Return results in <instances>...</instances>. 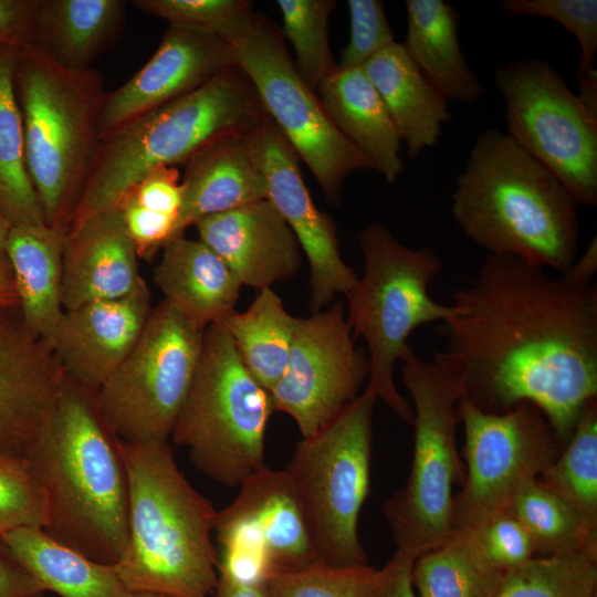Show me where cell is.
Instances as JSON below:
<instances>
[{
  "label": "cell",
  "mask_w": 597,
  "mask_h": 597,
  "mask_svg": "<svg viewBox=\"0 0 597 597\" xmlns=\"http://www.w3.org/2000/svg\"><path fill=\"white\" fill-rule=\"evenodd\" d=\"M434 353L484 412L535 405L563 446L597 398V289L506 255H488L453 292Z\"/></svg>",
  "instance_id": "cell-1"
},
{
  "label": "cell",
  "mask_w": 597,
  "mask_h": 597,
  "mask_svg": "<svg viewBox=\"0 0 597 597\" xmlns=\"http://www.w3.org/2000/svg\"><path fill=\"white\" fill-rule=\"evenodd\" d=\"M24 460L45 493V533L97 563L117 565L128 543V476L123 442L100 410L97 388L65 377Z\"/></svg>",
  "instance_id": "cell-2"
},
{
  "label": "cell",
  "mask_w": 597,
  "mask_h": 597,
  "mask_svg": "<svg viewBox=\"0 0 597 597\" xmlns=\"http://www.w3.org/2000/svg\"><path fill=\"white\" fill-rule=\"evenodd\" d=\"M577 203L562 182L506 133L485 129L451 195V214L489 255L563 273L578 251Z\"/></svg>",
  "instance_id": "cell-3"
},
{
  "label": "cell",
  "mask_w": 597,
  "mask_h": 597,
  "mask_svg": "<svg viewBox=\"0 0 597 597\" xmlns=\"http://www.w3.org/2000/svg\"><path fill=\"white\" fill-rule=\"evenodd\" d=\"M123 442L128 543L116 572L128 593L209 597L219 555L218 512L180 471L168 441Z\"/></svg>",
  "instance_id": "cell-4"
},
{
  "label": "cell",
  "mask_w": 597,
  "mask_h": 597,
  "mask_svg": "<svg viewBox=\"0 0 597 597\" xmlns=\"http://www.w3.org/2000/svg\"><path fill=\"white\" fill-rule=\"evenodd\" d=\"M265 117L252 83L235 65L199 88L135 118L100 139L69 229L116 209L151 169L185 165L216 137L250 132Z\"/></svg>",
  "instance_id": "cell-5"
},
{
  "label": "cell",
  "mask_w": 597,
  "mask_h": 597,
  "mask_svg": "<svg viewBox=\"0 0 597 597\" xmlns=\"http://www.w3.org/2000/svg\"><path fill=\"white\" fill-rule=\"evenodd\" d=\"M14 85L30 179L46 226L66 234L100 144L104 77L64 67L33 44L18 50Z\"/></svg>",
  "instance_id": "cell-6"
},
{
  "label": "cell",
  "mask_w": 597,
  "mask_h": 597,
  "mask_svg": "<svg viewBox=\"0 0 597 597\" xmlns=\"http://www.w3.org/2000/svg\"><path fill=\"white\" fill-rule=\"evenodd\" d=\"M364 273L345 295L346 318L355 339L367 345V387L396 416L412 425L413 410L397 390L394 368L413 348L409 336L419 326L441 323L455 310L429 293L443 262L432 248L411 249L398 241L385 226L371 222L358 234Z\"/></svg>",
  "instance_id": "cell-7"
},
{
  "label": "cell",
  "mask_w": 597,
  "mask_h": 597,
  "mask_svg": "<svg viewBox=\"0 0 597 597\" xmlns=\"http://www.w3.org/2000/svg\"><path fill=\"white\" fill-rule=\"evenodd\" d=\"M401 379L413 401V455L404 488L383 505L396 552L417 559L453 534V486L463 482L458 450L461 386L433 352L426 360L413 352L401 362Z\"/></svg>",
  "instance_id": "cell-8"
},
{
  "label": "cell",
  "mask_w": 597,
  "mask_h": 597,
  "mask_svg": "<svg viewBox=\"0 0 597 597\" xmlns=\"http://www.w3.org/2000/svg\"><path fill=\"white\" fill-rule=\"evenodd\" d=\"M273 411L270 392L244 366L226 328L208 326L172 442L186 448L208 478L237 488L266 467L265 431Z\"/></svg>",
  "instance_id": "cell-9"
},
{
  "label": "cell",
  "mask_w": 597,
  "mask_h": 597,
  "mask_svg": "<svg viewBox=\"0 0 597 597\" xmlns=\"http://www.w3.org/2000/svg\"><path fill=\"white\" fill-rule=\"evenodd\" d=\"M376 401V395L366 388L327 426L303 438L283 469L318 558L329 565H368L358 519L370 486Z\"/></svg>",
  "instance_id": "cell-10"
},
{
  "label": "cell",
  "mask_w": 597,
  "mask_h": 597,
  "mask_svg": "<svg viewBox=\"0 0 597 597\" xmlns=\"http://www.w3.org/2000/svg\"><path fill=\"white\" fill-rule=\"evenodd\" d=\"M230 44L266 116L310 168L327 200L338 202L346 178L374 169L370 160L334 125L271 21L255 13L247 31Z\"/></svg>",
  "instance_id": "cell-11"
},
{
  "label": "cell",
  "mask_w": 597,
  "mask_h": 597,
  "mask_svg": "<svg viewBox=\"0 0 597 597\" xmlns=\"http://www.w3.org/2000/svg\"><path fill=\"white\" fill-rule=\"evenodd\" d=\"M495 86L507 135L545 166L578 206L597 205V112L548 62L527 57L500 66Z\"/></svg>",
  "instance_id": "cell-12"
},
{
  "label": "cell",
  "mask_w": 597,
  "mask_h": 597,
  "mask_svg": "<svg viewBox=\"0 0 597 597\" xmlns=\"http://www.w3.org/2000/svg\"><path fill=\"white\" fill-rule=\"evenodd\" d=\"M205 329L161 301L126 358L97 388V404L125 442L168 441L199 364Z\"/></svg>",
  "instance_id": "cell-13"
},
{
  "label": "cell",
  "mask_w": 597,
  "mask_h": 597,
  "mask_svg": "<svg viewBox=\"0 0 597 597\" xmlns=\"http://www.w3.org/2000/svg\"><path fill=\"white\" fill-rule=\"evenodd\" d=\"M464 429V478L454 494V532L476 526L503 511L515 493L555 461L563 449L544 413L531 402L484 412L460 399Z\"/></svg>",
  "instance_id": "cell-14"
},
{
  "label": "cell",
  "mask_w": 597,
  "mask_h": 597,
  "mask_svg": "<svg viewBox=\"0 0 597 597\" xmlns=\"http://www.w3.org/2000/svg\"><path fill=\"white\" fill-rule=\"evenodd\" d=\"M368 374L367 353L356 346L345 306L336 302L300 318L285 369L270 390L274 410L308 438L359 396Z\"/></svg>",
  "instance_id": "cell-15"
},
{
  "label": "cell",
  "mask_w": 597,
  "mask_h": 597,
  "mask_svg": "<svg viewBox=\"0 0 597 597\" xmlns=\"http://www.w3.org/2000/svg\"><path fill=\"white\" fill-rule=\"evenodd\" d=\"M239 488L231 504L218 512L220 555L265 579L321 561L284 470L265 467Z\"/></svg>",
  "instance_id": "cell-16"
},
{
  "label": "cell",
  "mask_w": 597,
  "mask_h": 597,
  "mask_svg": "<svg viewBox=\"0 0 597 597\" xmlns=\"http://www.w3.org/2000/svg\"><path fill=\"white\" fill-rule=\"evenodd\" d=\"M250 142L266 184V198L294 233L310 264V310H324L347 294L358 276L339 251L332 218L320 211L304 182L298 157L266 116L250 132Z\"/></svg>",
  "instance_id": "cell-17"
},
{
  "label": "cell",
  "mask_w": 597,
  "mask_h": 597,
  "mask_svg": "<svg viewBox=\"0 0 597 597\" xmlns=\"http://www.w3.org/2000/svg\"><path fill=\"white\" fill-rule=\"evenodd\" d=\"M235 65L228 41L202 30L169 24L148 62L122 86L105 92L98 116L100 139Z\"/></svg>",
  "instance_id": "cell-18"
},
{
  "label": "cell",
  "mask_w": 597,
  "mask_h": 597,
  "mask_svg": "<svg viewBox=\"0 0 597 597\" xmlns=\"http://www.w3.org/2000/svg\"><path fill=\"white\" fill-rule=\"evenodd\" d=\"M65 374L17 306L0 305V453L24 455L50 417Z\"/></svg>",
  "instance_id": "cell-19"
},
{
  "label": "cell",
  "mask_w": 597,
  "mask_h": 597,
  "mask_svg": "<svg viewBox=\"0 0 597 597\" xmlns=\"http://www.w3.org/2000/svg\"><path fill=\"white\" fill-rule=\"evenodd\" d=\"M145 280L129 294L64 312L52 349L66 377L98 388L137 343L153 310Z\"/></svg>",
  "instance_id": "cell-20"
},
{
  "label": "cell",
  "mask_w": 597,
  "mask_h": 597,
  "mask_svg": "<svg viewBox=\"0 0 597 597\" xmlns=\"http://www.w3.org/2000/svg\"><path fill=\"white\" fill-rule=\"evenodd\" d=\"M199 240L230 268L241 285L256 290L292 279L302 266L300 244L270 200L206 217Z\"/></svg>",
  "instance_id": "cell-21"
},
{
  "label": "cell",
  "mask_w": 597,
  "mask_h": 597,
  "mask_svg": "<svg viewBox=\"0 0 597 597\" xmlns=\"http://www.w3.org/2000/svg\"><path fill=\"white\" fill-rule=\"evenodd\" d=\"M144 279L119 210L95 214L67 230L63 250L65 311L132 293Z\"/></svg>",
  "instance_id": "cell-22"
},
{
  "label": "cell",
  "mask_w": 597,
  "mask_h": 597,
  "mask_svg": "<svg viewBox=\"0 0 597 597\" xmlns=\"http://www.w3.org/2000/svg\"><path fill=\"white\" fill-rule=\"evenodd\" d=\"M250 132L220 135L187 160L172 239L182 237L187 228L206 217L266 199V184Z\"/></svg>",
  "instance_id": "cell-23"
},
{
  "label": "cell",
  "mask_w": 597,
  "mask_h": 597,
  "mask_svg": "<svg viewBox=\"0 0 597 597\" xmlns=\"http://www.w3.org/2000/svg\"><path fill=\"white\" fill-rule=\"evenodd\" d=\"M154 281L168 305L200 329L234 311L241 283L230 268L200 240L167 242Z\"/></svg>",
  "instance_id": "cell-24"
},
{
  "label": "cell",
  "mask_w": 597,
  "mask_h": 597,
  "mask_svg": "<svg viewBox=\"0 0 597 597\" xmlns=\"http://www.w3.org/2000/svg\"><path fill=\"white\" fill-rule=\"evenodd\" d=\"M380 96L408 156L433 147L452 121L448 100L428 81L401 43L395 42L362 67Z\"/></svg>",
  "instance_id": "cell-25"
},
{
  "label": "cell",
  "mask_w": 597,
  "mask_h": 597,
  "mask_svg": "<svg viewBox=\"0 0 597 597\" xmlns=\"http://www.w3.org/2000/svg\"><path fill=\"white\" fill-rule=\"evenodd\" d=\"M65 233L46 224L13 226L7 238L22 320L28 329L52 347L64 316L62 303Z\"/></svg>",
  "instance_id": "cell-26"
},
{
  "label": "cell",
  "mask_w": 597,
  "mask_h": 597,
  "mask_svg": "<svg viewBox=\"0 0 597 597\" xmlns=\"http://www.w3.org/2000/svg\"><path fill=\"white\" fill-rule=\"evenodd\" d=\"M338 130L373 164L388 184L404 169L402 143L374 85L359 69L336 67L316 88Z\"/></svg>",
  "instance_id": "cell-27"
},
{
  "label": "cell",
  "mask_w": 597,
  "mask_h": 597,
  "mask_svg": "<svg viewBox=\"0 0 597 597\" xmlns=\"http://www.w3.org/2000/svg\"><path fill=\"white\" fill-rule=\"evenodd\" d=\"M406 13L401 44L428 81L448 101L470 104L479 100L483 85L461 50L454 8L443 0H407Z\"/></svg>",
  "instance_id": "cell-28"
},
{
  "label": "cell",
  "mask_w": 597,
  "mask_h": 597,
  "mask_svg": "<svg viewBox=\"0 0 597 597\" xmlns=\"http://www.w3.org/2000/svg\"><path fill=\"white\" fill-rule=\"evenodd\" d=\"M126 7L124 0H41L36 45L64 67H93L122 33Z\"/></svg>",
  "instance_id": "cell-29"
},
{
  "label": "cell",
  "mask_w": 597,
  "mask_h": 597,
  "mask_svg": "<svg viewBox=\"0 0 597 597\" xmlns=\"http://www.w3.org/2000/svg\"><path fill=\"white\" fill-rule=\"evenodd\" d=\"M0 540L45 591L61 597H124L128 593L115 566L86 557L43 528L19 527Z\"/></svg>",
  "instance_id": "cell-30"
},
{
  "label": "cell",
  "mask_w": 597,
  "mask_h": 597,
  "mask_svg": "<svg viewBox=\"0 0 597 597\" xmlns=\"http://www.w3.org/2000/svg\"><path fill=\"white\" fill-rule=\"evenodd\" d=\"M298 322L266 287L247 311H232L218 323L228 332L244 366L270 392L285 369Z\"/></svg>",
  "instance_id": "cell-31"
},
{
  "label": "cell",
  "mask_w": 597,
  "mask_h": 597,
  "mask_svg": "<svg viewBox=\"0 0 597 597\" xmlns=\"http://www.w3.org/2000/svg\"><path fill=\"white\" fill-rule=\"evenodd\" d=\"M18 49L0 46V213L13 226L46 224L29 176L15 93Z\"/></svg>",
  "instance_id": "cell-32"
},
{
  "label": "cell",
  "mask_w": 597,
  "mask_h": 597,
  "mask_svg": "<svg viewBox=\"0 0 597 597\" xmlns=\"http://www.w3.org/2000/svg\"><path fill=\"white\" fill-rule=\"evenodd\" d=\"M504 575L485 559L468 530L419 556L411 570L420 597H495Z\"/></svg>",
  "instance_id": "cell-33"
},
{
  "label": "cell",
  "mask_w": 597,
  "mask_h": 597,
  "mask_svg": "<svg viewBox=\"0 0 597 597\" xmlns=\"http://www.w3.org/2000/svg\"><path fill=\"white\" fill-rule=\"evenodd\" d=\"M531 535L536 556L584 552L597 557V534L538 479L521 488L504 509Z\"/></svg>",
  "instance_id": "cell-34"
},
{
  "label": "cell",
  "mask_w": 597,
  "mask_h": 597,
  "mask_svg": "<svg viewBox=\"0 0 597 597\" xmlns=\"http://www.w3.org/2000/svg\"><path fill=\"white\" fill-rule=\"evenodd\" d=\"M538 481L597 534V398L584 406L570 438Z\"/></svg>",
  "instance_id": "cell-35"
},
{
  "label": "cell",
  "mask_w": 597,
  "mask_h": 597,
  "mask_svg": "<svg viewBox=\"0 0 597 597\" xmlns=\"http://www.w3.org/2000/svg\"><path fill=\"white\" fill-rule=\"evenodd\" d=\"M495 597H597V557L536 556L507 572Z\"/></svg>",
  "instance_id": "cell-36"
},
{
  "label": "cell",
  "mask_w": 597,
  "mask_h": 597,
  "mask_svg": "<svg viewBox=\"0 0 597 597\" xmlns=\"http://www.w3.org/2000/svg\"><path fill=\"white\" fill-rule=\"evenodd\" d=\"M283 34L295 54L302 78L316 90L337 64L328 43V18L336 7L333 0H277Z\"/></svg>",
  "instance_id": "cell-37"
},
{
  "label": "cell",
  "mask_w": 597,
  "mask_h": 597,
  "mask_svg": "<svg viewBox=\"0 0 597 597\" xmlns=\"http://www.w3.org/2000/svg\"><path fill=\"white\" fill-rule=\"evenodd\" d=\"M383 580V568L334 566L320 561L272 574L265 589L268 597H376Z\"/></svg>",
  "instance_id": "cell-38"
},
{
  "label": "cell",
  "mask_w": 597,
  "mask_h": 597,
  "mask_svg": "<svg viewBox=\"0 0 597 597\" xmlns=\"http://www.w3.org/2000/svg\"><path fill=\"white\" fill-rule=\"evenodd\" d=\"M132 3L169 24L202 30L229 43L247 31L255 14L243 0H135Z\"/></svg>",
  "instance_id": "cell-39"
},
{
  "label": "cell",
  "mask_w": 597,
  "mask_h": 597,
  "mask_svg": "<svg viewBox=\"0 0 597 597\" xmlns=\"http://www.w3.org/2000/svg\"><path fill=\"white\" fill-rule=\"evenodd\" d=\"M500 8L510 15L541 17L556 21L578 41L580 55L577 80L582 81L596 71V0H501Z\"/></svg>",
  "instance_id": "cell-40"
},
{
  "label": "cell",
  "mask_w": 597,
  "mask_h": 597,
  "mask_svg": "<svg viewBox=\"0 0 597 597\" xmlns=\"http://www.w3.org/2000/svg\"><path fill=\"white\" fill-rule=\"evenodd\" d=\"M45 493L24 459L0 453V535L19 527L44 528Z\"/></svg>",
  "instance_id": "cell-41"
},
{
  "label": "cell",
  "mask_w": 597,
  "mask_h": 597,
  "mask_svg": "<svg viewBox=\"0 0 597 597\" xmlns=\"http://www.w3.org/2000/svg\"><path fill=\"white\" fill-rule=\"evenodd\" d=\"M468 531L485 559L504 574L536 557L531 535L505 510Z\"/></svg>",
  "instance_id": "cell-42"
},
{
  "label": "cell",
  "mask_w": 597,
  "mask_h": 597,
  "mask_svg": "<svg viewBox=\"0 0 597 597\" xmlns=\"http://www.w3.org/2000/svg\"><path fill=\"white\" fill-rule=\"evenodd\" d=\"M349 40L341 54V69H359L394 44V33L379 0H348Z\"/></svg>",
  "instance_id": "cell-43"
},
{
  "label": "cell",
  "mask_w": 597,
  "mask_h": 597,
  "mask_svg": "<svg viewBox=\"0 0 597 597\" xmlns=\"http://www.w3.org/2000/svg\"><path fill=\"white\" fill-rule=\"evenodd\" d=\"M116 208L138 258L153 259L172 239L176 217L144 208L128 196L123 197Z\"/></svg>",
  "instance_id": "cell-44"
},
{
  "label": "cell",
  "mask_w": 597,
  "mask_h": 597,
  "mask_svg": "<svg viewBox=\"0 0 597 597\" xmlns=\"http://www.w3.org/2000/svg\"><path fill=\"white\" fill-rule=\"evenodd\" d=\"M125 196L144 208L177 218L182 199L179 171L174 166L156 167Z\"/></svg>",
  "instance_id": "cell-45"
},
{
  "label": "cell",
  "mask_w": 597,
  "mask_h": 597,
  "mask_svg": "<svg viewBox=\"0 0 597 597\" xmlns=\"http://www.w3.org/2000/svg\"><path fill=\"white\" fill-rule=\"evenodd\" d=\"M41 0H0V46L22 49L36 44Z\"/></svg>",
  "instance_id": "cell-46"
},
{
  "label": "cell",
  "mask_w": 597,
  "mask_h": 597,
  "mask_svg": "<svg viewBox=\"0 0 597 597\" xmlns=\"http://www.w3.org/2000/svg\"><path fill=\"white\" fill-rule=\"evenodd\" d=\"M44 593L0 540V597H41Z\"/></svg>",
  "instance_id": "cell-47"
},
{
  "label": "cell",
  "mask_w": 597,
  "mask_h": 597,
  "mask_svg": "<svg viewBox=\"0 0 597 597\" xmlns=\"http://www.w3.org/2000/svg\"><path fill=\"white\" fill-rule=\"evenodd\" d=\"M415 559L395 552L383 567L384 580L376 597H416L411 579Z\"/></svg>",
  "instance_id": "cell-48"
},
{
  "label": "cell",
  "mask_w": 597,
  "mask_h": 597,
  "mask_svg": "<svg viewBox=\"0 0 597 597\" xmlns=\"http://www.w3.org/2000/svg\"><path fill=\"white\" fill-rule=\"evenodd\" d=\"M597 272V238L594 237L585 252L562 274L573 283L580 285L593 284L594 276Z\"/></svg>",
  "instance_id": "cell-49"
},
{
  "label": "cell",
  "mask_w": 597,
  "mask_h": 597,
  "mask_svg": "<svg viewBox=\"0 0 597 597\" xmlns=\"http://www.w3.org/2000/svg\"><path fill=\"white\" fill-rule=\"evenodd\" d=\"M217 597H268L265 584L248 583L218 570Z\"/></svg>",
  "instance_id": "cell-50"
},
{
  "label": "cell",
  "mask_w": 597,
  "mask_h": 597,
  "mask_svg": "<svg viewBox=\"0 0 597 597\" xmlns=\"http://www.w3.org/2000/svg\"><path fill=\"white\" fill-rule=\"evenodd\" d=\"M0 305L19 307L14 277L8 261H0Z\"/></svg>",
  "instance_id": "cell-51"
},
{
  "label": "cell",
  "mask_w": 597,
  "mask_h": 597,
  "mask_svg": "<svg viewBox=\"0 0 597 597\" xmlns=\"http://www.w3.org/2000/svg\"><path fill=\"white\" fill-rule=\"evenodd\" d=\"M11 226L0 213V261H8L7 259V238Z\"/></svg>",
  "instance_id": "cell-52"
},
{
  "label": "cell",
  "mask_w": 597,
  "mask_h": 597,
  "mask_svg": "<svg viewBox=\"0 0 597 597\" xmlns=\"http://www.w3.org/2000/svg\"><path fill=\"white\" fill-rule=\"evenodd\" d=\"M124 597H170L167 595L151 594V593H127Z\"/></svg>",
  "instance_id": "cell-53"
}]
</instances>
